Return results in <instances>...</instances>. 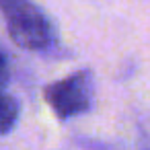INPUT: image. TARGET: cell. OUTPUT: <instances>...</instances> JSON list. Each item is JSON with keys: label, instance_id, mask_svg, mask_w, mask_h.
<instances>
[{"label": "cell", "instance_id": "cell-1", "mask_svg": "<svg viewBox=\"0 0 150 150\" xmlns=\"http://www.w3.org/2000/svg\"><path fill=\"white\" fill-rule=\"evenodd\" d=\"M11 39L29 52H47L56 45V29L50 17L31 0H0Z\"/></svg>", "mask_w": 150, "mask_h": 150}, {"label": "cell", "instance_id": "cell-2", "mask_svg": "<svg viewBox=\"0 0 150 150\" xmlns=\"http://www.w3.org/2000/svg\"><path fill=\"white\" fill-rule=\"evenodd\" d=\"M43 99L60 121L91 111L95 103V76L88 68H80L43 88Z\"/></svg>", "mask_w": 150, "mask_h": 150}, {"label": "cell", "instance_id": "cell-3", "mask_svg": "<svg viewBox=\"0 0 150 150\" xmlns=\"http://www.w3.org/2000/svg\"><path fill=\"white\" fill-rule=\"evenodd\" d=\"M19 115L21 103L0 84V136H6L15 129V125L19 123Z\"/></svg>", "mask_w": 150, "mask_h": 150}, {"label": "cell", "instance_id": "cell-4", "mask_svg": "<svg viewBox=\"0 0 150 150\" xmlns=\"http://www.w3.org/2000/svg\"><path fill=\"white\" fill-rule=\"evenodd\" d=\"M8 76H11V70H8V60H6V56L2 54V50H0V84H6V80H8Z\"/></svg>", "mask_w": 150, "mask_h": 150}]
</instances>
